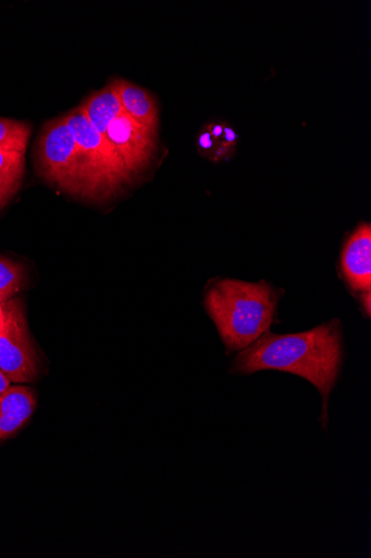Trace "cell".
Segmentation results:
<instances>
[{
	"label": "cell",
	"instance_id": "e0dca14e",
	"mask_svg": "<svg viewBox=\"0 0 371 558\" xmlns=\"http://www.w3.org/2000/svg\"><path fill=\"white\" fill-rule=\"evenodd\" d=\"M12 381L8 378V376L0 371V393H3L7 389H9L12 385Z\"/></svg>",
	"mask_w": 371,
	"mask_h": 558
},
{
	"label": "cell",
	"instance_id": "9a60e30c",
	"mask_svg": "<svg viewBox=\"0 0 371 558\" xmlns=\"http://www.w3.org/2000/svg\"><path fill=\"white\" fill-rule=\"evenodd\" d=\"M237 140H238V137H237L236 133L234 132V130L232 128H228V126L225 125L224 126V136H223V141L222 142L227 147L232 148V147H234L236 145Z\"/></svg>",
	"mask_w": 371,
	"mask_h": 558
},
{
	"label": "cell",
	"instance_id": "52a82bcc",
	"mask_svg": "<svg viewBox=\"0 0 371 558\" xmlns=\"http://www.w3.org/2000/svg\"><path fill=\"white\" fill-rule=\"evenodd\" d=\"M342 270L351 289L359 292L371 288V228L362 223L346 242Z\"/></svg>",
	"mask_w": 371,
	"mask_h": 558
},
{
	"label": "cell",
	"instance_id": "9c48e42d",
	"mask_svg": "<svg viewBox=\"0 0 371 558\" xmlns=\"http://www.w3.org/2000/svg\"><path fill=\"white\" fill-rule=\"evenodd\" d=\"M123 113L141 126L156 132L158 108L153 97L144 88L124 80L113 82Z\"/></svg>",
	"mask_w": 371,
	"mask_h": 558
},
{
	"label": "cell",
	"instance_id": "ac0fdd59",
	"mask_svg": "<svg viewBox=\"0 0 371 558\" xmlns=\"http://www.w3.org/2000/svg\"><path fill=\"white\" fill-rule=\"evenodd\" d=\"M362 307L366 311V316H370V291L362 292Z\"/></svg>",
	"mask_w": 371,
	"mask_h": 558
},
{
	"label": "cell",
	"instance_id": "4fadbf2b",
	"mask_svg": "<svg viewBox=\"0 0 371 558\" xmlns=\"http://www.w3.org/2000/svg\"><path fill=\"white\" fill-rule=\"evenodd\" d=\"M25 282L24 266L0 256V301L12 300L24 288Z\"/></svg>",
	"mask_w": 371,
	"mask_h": 558
},
{
	"label": "cell",
	"instance_id": "277c9868",
	"mask_svg": "<svg viewBox=\"0 0 371 558\" xmlns=\"http://www.w3.org/2000/svg\"><path fill=\"white\" fill-rule=\"evenodd\" d=\"M37 157L40 174L47 182L64 192L84 196L81 151L64 118L46 123L39 137Z\"/></svg>",
	"mask_w": 371,
	"mask_h": 558
},
{
	"label": "cell",
	"instance_id": "3957f363",
	"mask_svg": "<svg viewBox=\"0 0 371 558\" xmlns=\"http://www.w3.org/2000/svg\"><path fill=\"white\" fill-rule=\"evenodd\" d=\"M73 133L84 168L85 197L106 198L115 194L131 181L123 160L108 137H103L90 124L81 109L64 117Z\"/></svg>",
	"mask_w": 371,
	"mask_h": 558
},
{
	"label": "cell",
	"instance_id": "7c38bea8",
	"mask_svg": "<svg viewBox=\"0 0 371 558\" xmlns=\"http://www.w3.org/2000/svg\"><path fill=\"white\" fill-rule=\"evenodd\" d=\"M30 128L25 122L0 119V150L25 155Z\"/></svg>",
	"mask_w": 371,
	"mask_h": 558
},
{
	"label": "cell",
	"instance_id": "44dd1931",
	"mask_svg": "<svg viewBox=\"0 0 371 558\" xmlns=\"http://www.w3.org/2000/svg\"><path fill=\"white\" fill-rule=\"evenodd\" d=\"M5 319H7V318H5ZM4 326H5V322H4V323H0V331H2V330H3Z\"/></svg>",
	"mask_w": 371,
	"mask_h": 558
},
{
	"label": "cell",
	"instance_id": "5bb4252c",
	"mask_svg": "<svg viewBox=\"0 0 371 558\" xmlns=\"http://www.w3.org/2000/svg\"><path fill=\"white\" fill-rule=\"evenodd\" d=\"M215 141L217 140L213 136H211L209 131L206 129V131L200 135L199 144H200V147L205 151H210V155L214 156V154H215Z\"/></svg>",
	"mask_w": 371,
	"mask_h": 558
},
{
	"label": "cell",
	"instance_id": "ba28073f",
	"mask_svg": "<svg viewBox=\"0 0 371 558\" xmlns=\"http://www.w3.org/2000/svg\"><path fill=\"white\" fill-rule=\"evenodd\" d=\"M36 403L34 391L25 386H11L0 393V440L22 428L33 415Z\"/></svg>",
	"mask_w": 371,
	"mask_h": 558
},
{
	"label": "cell",
	"instance_id": "8fae6325",
	"mask_svg": "<svg viewBox=\"0 0 371 558\" xmlns=\"http://www.w3.org/2000/svg\"><path fill=\"white\" fill-rule=\"evenodd\" d=\"M25 155L0 150V201L9 203L24 175Z\"/></svg>",
	"mask_w": 371,
	"mask_h": 558
},
{
	"label": "cell",
	"instance_id": "ffe728a7",
	"mask_svg": "<svg viewBox=\"0 0 371 558\" xmlns=\"http://www.w3.org/2000/svg\"><path fill=\"white\" fill-rule=\"evenodd\" d=\"M7 205L8 203L0 201V210H2Z\"/></svg>",
	"mask_w": 371,
	"mask_h": 558
},
{
	"label": "cell",
	"instance_id": "30bf717a",
	"mask_svg": "<svg viewBox=\"0 0 371 558\" xmlns=\"http://www.w3.org/2000/svg\"><path fill=\"white\" fill-rule=\"evenodd\" d=\"M79 109L103 137L108 134L110 124L123 114L121 100L113 83L88 97Z\"/></svg>",
	"mask_w": 371,
	"mask_h": 558
},
{
	"label": "cell",
	"instance_id": "2e32d148",
	"mask_svg": "<svg viewBox=\"0 0 371 558\" xmlns=\"http://www.w3.org/2000/svg\"><path fill=\"white\" fill-rule=\"evenodd\" d=\"M224 126L220 124H210L208 128H206L211 136H213L217 141H223L224 136Z\"/></svg>",
	"mask_w": 371,
	"mask_h": 558
},
{
	"label": "cell",
	"instance_id": "7a4b0ae2",
	"mask_svg": "<svg viewBox=\"0 0 371 558\" xmlns=\"http://www.w3.org/2000/svg\"><path fill=\"white\" fill-rule=\"evenodd\" d=\"M280 295L264 281L220 280L206 292V311L228 351L253 343L273 325Z\"/></svg>",
	"mask_w": 371,
	"mask_h": 558
},
{
	"label": "cell",
	"instance_id": "8992f818",
	"mask_svg": "<svg viewBox=\"0 0 371 558\" xmlns=\"http://www.w3.org/2000/svg\"><path fill=\"white\" fill-rule=\"evenodd\" d=\"M106 137L115 147L131 175L148 166L152 158L154 132L124 113L110 124Z\"/></svg>",
	"mask_w": 371,
	"mask_h": 558
},
{
	"label": "cell",
	"instance_id": "d6986e66",
	"mask_svg": "<svg viewBox=\"0 0 371 558\" xmlns=\"http://www.w3.org/2000/svg\"><path fill=\"white\" fill-rule=\"evenodd\" d=\"M8 302L0 301V323H4L7 318V312H8Z\"/></svg>",
	"mask_w": 371,
	"mask_h": 558
},
{
	"label": "cell",
	"instance_id": "5b68a950",
	"mask_svg": "<svg viewBox=\"0 0 371 558\" xmlns=\"http://www.w3.org/2000/svg\"><path fill=\"white\" fill-rule=\"evenodd\" d=\"M0 371L17 384L34 381L39 372L37 352L16 300L9 301L5 326L0 331Z\"/></svg>",
	"mask_w": 371,
	"mask_h": 558
},
{
	"label": "cell",
	"instance_id": "6da1fadb",
	"mask_svg": "<svg viewBox=\"0 0 371 558\" xmlns=\"http://www.w3.org/2000/svg\"><path fill=\"white\" fill-rule=\"evenodd\" d=\"M343 363V338L338 320L311 330L274 335L263 333L235 360L233 371L250 375L277 371L300 376L312 384L323 397L321 424H329V400Z\"/></svg>",
	"mask_w": 371,
	"mask_h": 558
}]
</instances>
